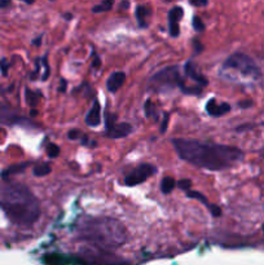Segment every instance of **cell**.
Returning a JSON list of instances; mask_svg holds the SVG:
<instances>
[{"label": "cell", "instance_id": "cell-12", "mask_svg": "<svg viewBox=\"0 0 264 265\" xmlns=\"http://www.w3.org/2000/svg\"><path fill=\"white\" fill-rule=\"evenodd\" d=\"M184 72H185V76H187V78L194 80V82H196L198 86H202V87H204V86H207V83H208L207 79H206L204 75H201L200 72L197 71L196 69H194V66H193L190 62H187V64H185Z\"/></svg>", "mask_w": 264, "mask_h": 265}, {"label": "cell", "instance_id": "cell-40", "mask_svg": "<svg viewBox=\"0 0 264 265\" xmlns=\"http://www.w3.org/2000/svg\"><path fill=\"white\" fill-rule=\"evenodd\" d=\"M166 1H171V0H166Z\"/></svg>", "mask_w": 264, "mask_h": 265}, {"label": "cell", "instance_id": "cell-22", "mask_svg": "<svg viewBox=\"0 0 264 265\" xmlns=\"http://www.w3.org/2000/svg\"><path fill=\"white\" fill-rule=\"evenodd\" d=\"M144 109H145V114H147V117H154V119H157V114L154 111V106L153 104L151 103V100H148L147 103H145V106H144Z\"/></svg>", "mask_w": 264, "mask_h": 265}, {"label": "cell", "instance_id": "cell-26", "mask_svg": "<svg viewBox=\"0 0 264 265\" xmlns=\"http://www.w3.org/2000/svg\"><path fill=\"white\" fill-rule=\"evenodd\" d=\"M115 119H117V117L115 115H110V114H106V128L109 129L112 128L114 124H115Z\"/></svg>", "mask_w": 264, "mask_h": 265}, {"label": "cell", "instance_id": "cell-6", "mask_svg": "<svg viewBox=\"0 0 264 265\" xmlns=\"http://www.w3.org/2000/svg\"><path fill=\"white\" fill-rule=\"evenodd\" d=\"M155 167H153L149 163H143V164H140L137 168L132 171L131 174L125 178L126 185L129 186H135L139 185L141 182H144L145 180L151 177V175L155 174Z\"/></svg>", "mask_w": 264, "mask_h": 265}, {"label": "cell", "instance_id": "cell-7", "mask_svg": "<svg viewBox=\"0 0 264 265\" xmlns=\"http://www.w3.org/2000/svg\"><path fill=\"white\" fill-rule=\"evenodd\" d=\"M206 111L211 117H222L228 111H230V105L226 103L219 104L215 99H211L206 104Z\"/></svg>", "mask_w": 264, "mask_h": 265}, {"label": "cell", "instance_id": "cell-1", "mask_svg": "<svg viewBox=\"0 0 264 265\" xmlns=\"http://www.w3.org/2000/svg\"><path fill=\"white\" fill-rule=\"evenodd\" d=\"M175 150L181 159L210 171L226 170L244 159L238 148L220 144H208L188 139H174Z\"/></svg>", "mask_w": 264, "mask_h": 265}, {"label": "cell", "instance_id": "cell-25", "mask_svg": "<svg viewBox=\"0 0 264 265\" xmlns=\"http://www.w3.org/2000/svg\"><path fill=\"white\" fill-rule=\"evenodd\" d=\"M207 207H208V210H210V212H211V215L214 216V217H219V216L222 215V210H220L219 206L208 205Z\"/></svg>", "mask_w": 264, "mask_h": 265}, {"label": "cell", "instance_id": "cell-13", "mask_svg": "<svg viewBox=\"0 0 264 265\" xmlns=\"http://www.w3.org/2000/svg\"><path fill=\"white\" fill-rule=\"evenodd\" d=\"M30 166V163H19V164H15V166H11L8 167V168H5V170L1 171V178L3 180H8V177L9 176H12V175H16V174H21V172H23V171L26 170L27 167Z\"/></svg>", "mask_w": 264, "mask_h": 265}, {"label": "cell", "instance_id": "cell-41", "mask_svg": "<svg viewBox=\"0 0 264 265\" xmlns=\"http://www.w3.org/2000/svg\"><path fill=\"white\" fill-rule=\"evenodd\" d=\"M0 132H1V129H0Z\"/></svg>", "mask_w": 264, "mask_h": 265}, {"label": "cell", "instance_id": "cell-14", "mask_svg": "<svg viewBox=\"0 0 264 265\" xmlns=\"http://www.w3.org/2000/svg\"><path fill=\"white\" fill-rule=\"evenodd\" d=\"M151 9L148 7H144V5H139L137 9H136V18L139 21L140 27H147V18L151 16Z\"/></svg>", "mask_w": 264, "mask_h": 265}, {"label": "cell", "instance_id": "cell-4", "mask_svg": "<svg viewBox=\"0 0 264 265\" xmlns=\"http://www.w3.org/2000/svg\"><path fill=\"white\" fill-rule=\"evenodd\" d=\"M224 68L237 70L238 72H241L242 75L245 76H251V78L261 76V70L257 66V64L244 53H234V54L228 57L224 62Z\"/></svg>", "mask_w": 264, "mask_h": 265}, {"label": "cell", "instance_id": "cell-5", "mask_svg": "<svg viewBox=\"0 0 264 265\" xmlns=\"http://www.w3.org/2000/svg\"><path fill=\"white\" fill-rule=\"evenodd\" d=\"M151 83L157 89H163V88L180 87L181 84L185 83V82L181 78L179 68L177 66H170V68L163 69V70L151 76Z\"/></svg>", "mask_w": 264, "mask_h": 265}, {"label": "cell", "instance_id": "cell-35", "mask_svg": "<svg viewBox=\"0 0 264 265\" xmlns=\"http://www.w3.org/2000/svg\"><path fill=\"white\" fill-rule=\"evenodd\" d=\"M65 89H66V82H65L64 79H61V88H60V91L61 92H65Z\"/></svg>", "mask_w": 264, "mask_h": 265}, {"label": "cell", "instance_id": "cell-37", "mask_svg": "<svg viewBox=\"0 0 264 265\" xmlns=\"http://www.w3.org/2000/svg\"><path fill=\"white\" fill-rule=\"evenodd\" d=\"M31 117H35V115H38V111H37V110H35V109H33V110H31Z\"/></svg>", "mask_w": 264, "mask_h": 265}, {"label": "cell", "instance_id": "cell-3", "mask_svg": "<svg viewBox=\"0 0 264 265\" xmlns=\"http://www.w3.org/2000/svg\"><path fill=\"white\" fill-rule=\"evenodd\" d=\"M76 230L80 238L101 250L117 248L127 241L125 225L108 216H83L78 221Z\"/></svg>", "mask_w": 264, "mask_h": 265}, {"label": "cell", "instance_id": "cell-15", "mask_svg": "<svg viewBox=\"0 0 264 265\" xmlns=\"http://www.w3.org/2000/svg\"><path fill=\"white\" fill-rule=\"evenodd\" d=\"M175 186H176V181L172 177H170V176L163 178L162 182H161V190H162L163 194L171 193Z\"/></svg>", "mask_w": 264, "mask_h": 265}, {"label": "cell", "instance_id": "cell-24", "mask_svg": "<svg viewBox=\"0 0 264 265\" xmlns=\"http://www.w3.org/2000/svg\"><path fill=\"white\" fill-rule=\"evenodd\" d=\"M180 189H184V190H188L190 186H192V181L189 180V178H183V180H180V181L176 184Z\"/></svg>", "mask_w": 264, "mask_h": 265}, {"label": "cell", "instance_id": "cell-23", "mask_svg": "<svg viewBox=\"0 0 264 265\" xmlns=\"http://www.w3.org/2000/svg\"><path fill=\"white\" fill-rule=\"evenodd\" d=\"M193 27H194V30L198 31V33H201V31L205 30V23L201 21L200 17H194L193 18Z\"/></svg>", "mask_w": 264, "mask_h": 265}, {"label": "cell", "instance_id": "cell-38", "mask_svg": "<svg viewBox=\"0 0 264 265\" xmlns=\"http://www.w3.org/2000/svg\"><path fill=\"white\" fill-rule=\"evenodd\" d=\"M35 46H40V38H37V40L34 42Z\"/></svg>", "mask_w": 264, "mask_h": 265}, {"label": "cell", "instance_id": "cell-20", "mask_svg": "<svg viewBox=\"0 0 264 265\" xmlns=\"http://www.w3.org/2000/svg\"><path fill=\"white\" fill-rule=\"evenodd\" d=\"M187 197H188V198H193V199H197V201L202 202L204 205L208 206L207 198L205 197V194L200 193V192H188V193H187Z\"/></svg>", "mask_w": 264, "mask_h": 265}, {"label": "cell", "instance_id": "cell-28", "mask_svg": "<svg viewBox=\"0 0 264 265\" xmlns=\"http://www.w3.org/2000/svg\"><path fill=\"white\" fill-rule=\"evenodd\" d=\"M189 3L194 7H205L207 5V0H189Z\"/></svg>", "mask_w": 264, "mask_h": 265}, {"label": "cell", "instance_id": "cell-36", "mask_svg": "<svg viewBox=\"0 0 264 265\" xmlns=\"http://www.w3.org/2000/svg\"><path fill=\"white\" fill-rule=\"evenodd\" d=\"M251 105V103H240V106L241 107H247V106Z\"/></svg>", "mask_w": 264, "mask_h": 265}, {"label": "cell", "instance_id": "cell-27", "mask_svg": "<svg viewBox=\"0 0 264 265\" xmlns=\"http://www.w3.org/2000/svg\"><path fill=\"white\" fill-rule=\"evenodd\" d=\"M193 46H194V50H196V54H200V53L205 50L204 44H201V43L198 42L197 39H194V40H193Z\"/></svg>", "mask_w": 264, "mask_h": 265}, {"label": "cell", "instance_id": "cell-16", "mask_svg": "<svg viewBox=\"0 0 264 265\" xmlns=\"http://www.w3.org/2000/svg\"><path fill=\"white\" fill-rule=\"evenodd\" d=\"M51 166L47 164V163H43V164H39V166H35L34 170H33V174L37 176V177H43V176H47V175L51 174Z\"/></svg>", "mask_w": 264, "mask_h": 265}, {"label": "cell", "instance_id": "cell-18", "mask_svg": "<svg viewBox=\"0 0 264 265\" xmlns=\"http://www.w3.org/2000/svg\"><path fill=\"white\" fill-rule=\"evenodd\" d=\"M114 5V0H102L101 3L96 5V7L92 8V12L94 13H101V12H108L110 11Z\"/></svg>", "mask_w": 264, "mask_h": 265}, {"label": "cell", "instance_id": "cell-31", "mask_svg": "<svg viewBox=\"0 0 264 265\" xmlns=\"http://www.w3.org/2000/svg\"><path fill=\"white\" fill-rule=\"evenodd\" d=\"M100 65H101V60H100V57L97 54H94V61H92V68L94 69H98L100 68Z\"/></svg>", "mask_w": 264, "mask_h": 265}, {"label": "cell", "instance_id": "cell-17", "mask_svg": "<svg viewBox=\"0 0 264 265\" xmlns=\"http://www.w3.org/2000/svg\"><path fill=\"white\" fill-rule=\"evenodd\" d=\"M183 16H184V11H183V8L174 7L170 11V13H169V22L179 23V21L183 18Z\"/></svg>", "mask_w": 264, "mask_h": 265}, {"label": "cell", "instance_id": "cell-33", "mask_svg": "<svg viewBox=\"0 0 264 265\" xmlns=\"http://www.w3.org/2000/svg\"><path fill=\"white\" fill-rule=\"evenodd\" d=\"M11 4V0H0V8H7Z\"/></svg>", "mask_w": 264, "mask_h": 265}, {"label": "cell", "instance_id": "cell-19", "mask_svg": "<svg viewBox=\"0 0 264 265\" xmlns=\"http://www.w3.org/2000/svg\"><path fill=\"white\" fill-rule=\"evenodd\" d=\"M39 99H40V93L31 91V89L26 88V101L31 107H35V106L38 105Z\"/></svg>", "mask_w": 264, "mask_h": 265}, {"label": "cell", "instance_id": "cell-30", "mask_svg": "<svg viewBox=\"0 0 264 265\" xmlns=\"http://www.w3.org/2000/svg\"><path fill=\"white\" fill-rule=\"evenodd\" d=\"M68 136L70 140H76V139L80 136V132L78 129H72V131H69Z\"/></svg>", "mask_w": 264, "mask_h": 265}, {"label": "cell", "instance_id": "cell-11", "mask_svg": "<svg viewBox=\"0 0 264 265\" xmlns=\"http://www.w3.org/2000/svg\"><path fill=\"white\" fill-rule=\"evenodd\" d=\"M131 131V124H129V123H119V124H114L112 128L108 129V136L110 139H122V137L129 136Z\"/></svg>", "mask_w": 264, "mask_h": 265}, {"label": "cell", "instance_id": "cell-21", "mask_svg": "<svg viewBox=\"0 0 264 265\" xmlns=\"http://www.w3.org/2000/svg\"><path fill=\"white\" fill-rule=\"evenodd\" d=\"M47 154H48L49 158H56L60 154V148L55 144H49L47 146Z\"/></svg>", "mask_w": 264, "mask_h": 265}, {"label": "cell", "instance_id": "cell-32", "mask_svg": "<svg viewBox=\"0 0 264 265\" xmlns=\"http://www.w3.org/2000/svg\"><path fill=\"white\" fill-rule=\"evenodd\" d=\"M167 124H169V114H166V115H165V119H163V123H162V125H161V132H162V133L166 132Z\"/></svg>", "mask_w": 264, "mask_h": 265}, {"label": "cell", "instance_id": "cell-8", "mask_svg": "<svg viewBox=\"0 0 264 265\" xmlns=\"http://www.w3.org/2000/svg\"><path fill=\"white\" fill-rule=\"evenodd\" d=\"M21 118L15 113V110L12 109L11 106L0 104V122L4 124H19Z\"/></svg>", "mask_w": 264, "mask_h": 265}, {"label": "cell", "instance_id": "cell-34", "mask_svg": "<svg viewBox=\"0 0 264 265\" xmlns=\"http://www.w3.org/2000/svg\"><path fill=\"white\" fill-rule=\"evenodd\" d=\"M130 7V3L127 1V0H125V1H122L121 3V8L122 9H127V8Z\"/></svg>", "mask_w": 264, "mask_h": 265}, {"label": "cell", "instance_id": "cell-29", "mask_svg": "<svg viewBox=\"0 0 264 265\" xmlns=\"http://www.w3.org/2000/svg\"><path fill=\"white\" fill-rule=\"evenodd\" d=\"M43 65H44V74H43L42 76V80H47L48 79V76H49V66L48 64H47V60H45V57L43 58Z\"/></svg>", "mask_w": 264, "mask_h": 265}, {"label": "cell", "instance_id": "cell-2", "mask_svg": "<svg viewBox=\"0 0 264 265\" xmlns=\"http://www.w3.org/2000/svg\"><path fill=\"white\" fill-rule=\"evenodd\" d=\"M4 181L0 184V207L16 225H33L40 216L39 201L22 184Z\"/></svg>", "mask_w": 264, "mask_h": 265}, {"label": "cell", "instance_id": "cell-39", "mask_svg": "<svg viewBox=\"0 0 264 265\" xmlns=\"http://www.w3.org/2000/svg\"><path fill=\"white\" fill-rule=\"evenodd\" d=\"M22 1H25L26 4H33L35 1V0H22Z\"/></svg>", "mask_w": 264, "mask_h": 265}, {"label": "cell", "instance_id": "cell-9", "mask_svg": "<svg viewBox=\"0 0 264 265\" xmlns=\"http://www.w3.org/2000/svg\"><path fill=\"white\" fill-rule=\"evenodd\" d=\"M125 80H126L125 72L122 71L113 72V74L109 76L108 82H106V88H108V91L112 92V93H115V92L123 86Z\"/></svg>", "mask_w": 264, "mask_h": 265}, {"label": "cell", "instance_id": "cell-10", "mask_svg": "<svg viewBox=\"0 0 264 265\" xmlns=\"http://www.w3.org/2000/svg\"><path fill=\"white\" fill-rule=\"evenodd\" d=\"M86 123L90 127H97L101 123V107H100L97 100H94V105L88 111L87 117H86Z\"/></svg>", "mask_w": 264, "mask_h": 265}]
</instances>
